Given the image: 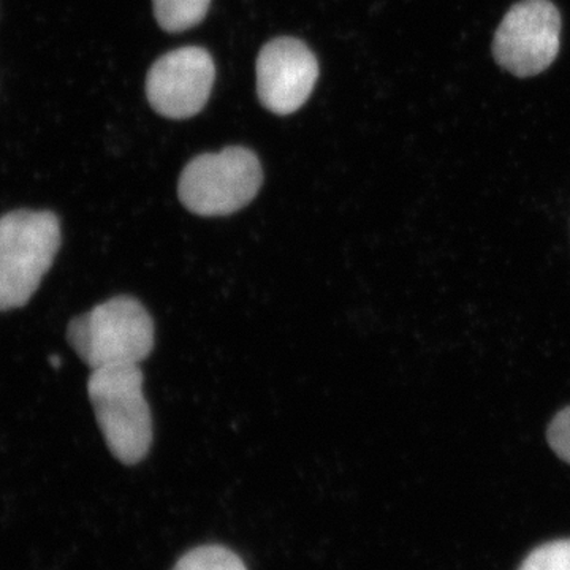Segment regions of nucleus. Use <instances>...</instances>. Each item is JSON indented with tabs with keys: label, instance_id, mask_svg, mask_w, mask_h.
Returning <instances> with one entry per match:
<instances>
[{
	"label": "nucleus",
	"instance_id": "1",
	"mask_svg": "<svg viewBox=\"0 0 570 570\" xmlns=\"http://www.w3.org/2000/svg\"><path fill=\"white\" fill-rule=\"evenodd\" d=\"M67 341L92 371L140 365L154 348V322L134 296H112L75 317Z\"/></svg>",
	"mask_w": 570,
	"mask_h": 570
},
{
	"label": "nucleus",
	"instance_id": "2",
	"mask_svg": "<svg viewBox=\"0 0 570 570\" xmlns=\"http://www.w3.org/2000/svg\"><path fill=\"white\" fill-rule=\"evenodd\" d=\"M88 395L112 456L127 466L145 460L154 434L140 365L94 370Z\"/></svg>",
	"mask_w": 570,
	"mask_h": 570
},
{
	"label": "nucleus",
	"instance_id": "3",
	"mask_svg": "<svg viewBox=\"0 0 570 570\" xmlns=\"http://www.w3.org/2000/svg\"><path fill=\"white\" fill-rule=\"evenodd\" d=\"M61 246V224L50 212L0 217V311L24 306L50 272Z\"/></svg>",
	"mask_w": 570,
	"mask_h": 570
},
{
	"label": "nucleus",
	"instance_id": "4",
	"mask_svg": "<svg viewBox=\"0 0 570 570\" xmlns=\"http://www.w3.org/2000/svg\"><path fill=\"white\" fill-rule=\"evenodd\" d=\"M264 183L261 160L250 149L232 146L202 154L184 168L178 184L181 204L198 216H228L257 197Z\"/></svg>",
	"mask_w": 570,
	"mask_h": 570
},
{
	"label": "nucleus",
	"instance_id": "5",
	"mask_svg": "<svg viewBox=\"0 0 570 570\" xmlns=\"http://www.w3.org/2000/svg\"><path fill=\"white\" fill-rule=\"evenodd\" d=\"M561 14L550 0H520L505 13L493 40L502 69L519 78L549 69L561 45Z\"/></svg>",
	"mask_w": 570,
	"mask_h": 570
},
{
	"label": "nucleus",
	"instance_id": "6",
	"mask_svg": "<svg viewBox=\"0 0 570 570\" xmlns=\"http://www.w3.org/2000/svg\"><path fill=\"white\" fill-rule=\"evenodd\" d=\"M214 77L216 69L208 51L179 48L153 63L146 78V96L154 110L165 118H193L208 102Z\"/></svg>",
	"mask_w": 570,
	"mask_h": 570
},
{
	"label": "nucleus",
	"instance_id": "7",
	"mask_svg": "<svg viewBox=\"0 0 570 570\" xmlns=\"http://www.w3.org/2000/svg\"><path fill=\"white\" fill-rule=\"evenodd\" d=\"M316 56L303 41L283 37L266 43L257 58V94L275 115H292L306 104L316 86Z\"/></svg>",
	"mask_w": 570,
	"mask_h": 570
},
{
	"label": "nucleus",
	"instance_id": "8",
	"mask_svg": "<svg viewBox=\"0 0 570 570\" xmlns=\"http://www.w3.org/2000/svg\"><path fill=\"white\" fill-rule=\"evenodd\" d=\"M209 3L212 0H153L156 20L167 32H183L197 26L208 13Z\"/></svg>",
	"mask_w": 570,
	"mask_h": 570
},
{
	"label": "nucleus",
	"instance_id": "9",
	"mask_svg": "<svg viewBox=\"0 0 570 570\" xmlns=\"http://www.w3.org/2000/svg\"><path fill=\"white\" fill-rule=\"evenodd\" d=\"M174 570H247L234 551L220 546L197 547L176 562Z\"/></svg>",
	"mask_w": 570,
	"mask_h": 570
},
{
	"label": "nucleus",
	"instance_id": "10",
	"mask_svg": "<svg viewBox=\"0 0 570 570\" xmlns=\"http://www.w3.org/2000/svg\"><path fill=\"white\" fill-rule=\"evenodd\" d=\"M519 570H570V539L543 543L532 551Z\"/></svg>",
	"mask_w": 570,
	"mask_h": 570
},
{
	"label": "nucleus",
	"instance_id": "11",
	"mask_svg": "<svg viewBox=\"0 0 570 570\" xmlns=\"http://www.w3.org/2000/svg\"><path fill=\"white\" fill-rule=\"evenodd\" d=\"M549 442L557 455L570 464V407L561 411L550 423Z\"/></svg>",
	"mask_w": 570,
	"mask_h": 570
}]
</instances>
